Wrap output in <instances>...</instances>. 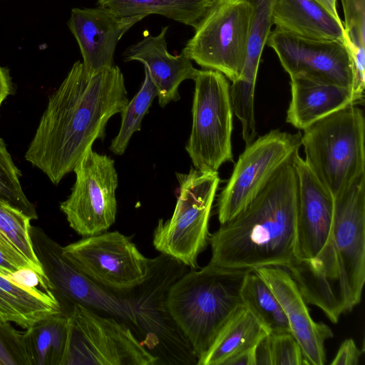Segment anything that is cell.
I'll use <instances>...</instances> for the list:
<instances>
[{"mask_svg":"<svg viewBox=\"0 0 365 365\" xmlns=\"http://www.w3.org/2000/svg\"><path fill=\"white\" fill-rule=\"evenodd\" d=\"M34 252L59 302H76L125 322L135 333L137 322L123 292L99 285L76 268L62 254V247L41 229L31 226Z\"/></svg>","mask_w":365,"mask_h":365,"instance_id":"14","label":"cell"},{"mask_svg":"<svg viewBox=\"0 0 365 365\" xmlns=\"http://www.w3.org/2000/svg\"><path fill=\"white\" fill-rule=\"evenodd\" d=\"M127 95L118 66L88 74L75 62L50 96L26 160L58 185L96 140L105 138L108 121L127 105Z\"/></svg>","mask_w":365,"mask_h":365,"instance_id":"1","label":"cell"},{"mask_svg":"<svg viewBox=\"0 0 365 365\" xmlns=\"http://www.w3.org/2000/svg\"><path fill=\"white\" fill-rule=\"evenodd\" d=\"M0 365H31L24 338L10 322L0 319Z\"/></svg>","mask_w":365,"mask_h":365,"instance_id":"31","label":"cell"},{"mask_svg":"<svg viewBox=\"0 0 365 365\" xmlns=\"http://www.w3.org/2000/svg\"><path fill=\"white\" fill-rule=\"evenodd\" d=\"M253 271L265 281L277 298L307 364H324L325 341L333 336V332L329 326L311 317L307 303L288 272L278 267H262Z\"/></svg>","mask_w":365,"mask_h":365,"instance_id":"17","label":"cell"},{"mask_svg":"<svg viewBox=\"0 0 365 365\" xmlns=\"http://www.w3.org/2000/svg\"><path fill=\"white\" fill-rule=\"evenodd\" d=\"M303 132L304 162L333 198L365 173V117L356 105L318 120Z\"/></svg>","mask_w":365,"mask_h":365,"instance_id":"6","label":"cell"},{"mask_svg":"<svg viewBox=\"0 0 365 365\" xmlns=\"http://www.w3.org/2000/svg\"><path fill=\"white\" fill-rule=\"evenodd\" d=\"M20 269L16 264L11 261L1 250H0V272L4 275L11 277V275Z\"/></svg>","mask_w":365,"mask_h":365,"instance_id":"37","label":"cell"},{"mask_svg":"<svg viewBox=\"0 0 365 365\" xmlns=\"http://www.w3.org/2000/svg\"><path fill=\"white\" fill-rule=\"evenodd\" d=\"M62 308L69 320L63 365H158L125 322L76 302Z\"/></svg>","mask_w":365,"mask_h":365,"instance_id":"8","label":"cell"},{"mask_svg":"<svg viewBox=\"0 0 365 365\" xmlns=\"http://www.w3.org/2000/svg\"><path fill=\"white\" fill-rule=\"evenodd\" d=\"M251 17L247 0H215L181 52L234 82L245 63Z\"/></svg>","mask_w":365,"mask_h":365,"instance_id":"10","label":"cell"},{"mask_svg":"<svg viewBox=\"0 0 365 365\" xmlns=\"http://www.w3.org/2000/svg\"><path fill=\"white\" fill-rule=\"evenodd\" d=\"M11 78L6 68L0 66V106L10 94Z\"/></svg>","mask_w":365,"mask_h":365,"instance_id":"36","label":"cell"},{"mask_svg":"<svg viewBox=\"0 0 365 365\" xmlns=\"http://www.w3.org/2000/svg\"><path fill=\"white\" fill-rule=\"evenodd\" d=\"M324 7L334 17L341 20L336 9V0H316Z\"/></svg>","mask_w":365,"mask_h":365,"instance_id":"38","label":"cell"},{"mask_svg":"<svg viewBox=\"0 0 365 365\" xmlns=\"http://www.w3.org/2000/svg\"><path fill=\"white\" fill-rule=\"evenodd\" d=\"M272 21L275 28L300 37L337 40L349 46L341 20L316 0H275Z\"/></svg>","mask_w":365,"mask_h":365,"instance_id":"22","label":"cell"},{"mask_svg":"<svg viewBox=\"0 0 365 365\" xmlns=\"http://www.w3.org/2000/svg\"><path fill=\"white\" fill-rule=\"evenodd\" d=\"M300 132L279 129L255 138L246 145L217 200V217L224 224L243 211L278 169L299 153Z\"/></svg>","mask_w":365,"mask_h":365,"instance_id":"11","label":"cell"},{"mask_svg":"<svg viewBox=\"0 0 365 365\" xmlns=\"http://www.w3.org/2000/svg\"><path fill=\"white\" fill-rule=\"evenodd\" d=\"M268 341L272 365L307 364L301 347L291 332L269 334Z\"/></svg>","mask_w":365,"mask_h":365,"instance_id":"32","label":"cell"},{"mask_svg":"<svg viewBox=\"0 0 365 365\" xmlns=\"http://www.w3.org/2000/svg\"><path fill=\"white\" fill-rule=\"evenodd\" d=\"M215 0H97L98 6L120 17L159 14L192 27L198 26Z\"/></svg>","mask_w":365,"mask_h":365,"instance_id":"25","label":"cell"},{"mask_svg":"<svg viewBox=\"0 0 365 365\" xmlns=\"http://www.w3.org/2000/svg\"><path fill=\"white\" fill-rule=\"evenodd\" d=\"M290 79L291 101L286 121L299 130H304L338 110L356 105L351 88L303 76Z\"/></svg>","mask_w":365,"mask_h":365,"instance_id":"21","label":"cell"},{"mask_svg":"<svg viewBox=\"0 0 365 365\" xmlns=\"http://www.w3.org/2000/svg\"><path fill=\"white\" fill-rule=\"evenodd\" d=\"M361 355V350L357 347L352 339L344 340L333 361L331 365H357Z\"/></svg>","mask_w":365,"mask_h":365,"instance_id":"33","label":"cell"},{"mask_svg":"<svg viewBox=\"0 0 365 365\" xmlns=\"http://www.w3.org/2000/svg\"><path fill=\"white\" fill-rule=\"evenodd\" d=\"M243 304L255 315L269 334L291 332L286 314L265 281L253 270L242 289Z\"/></svg>","mask_w":365,"mask_h":365,"instance_id":"27","label":"cell"},{"mask_svg":"<svg viewBox=\"0 0 365 365\" xmlns=\"http://www.w3.org/2000/svg\"><path fill=\"white\" fill-rule=\"evenodd\" d=\"M76 180L68 198L60 205L70 227L79 235L106 232L115 221L118 173L114 160L88 150L73 170Z\"/></svg>","mask_w":365,"mask_h":365,"instance_id":"12","label":"cell"},{"mask_svg":"<svg viewBox=\"0 0 365 365\" xmlns=\"http://www.w3.org/2000/svg\"><path fill=\"white\" fill-rule=\"evenodd\" d=\"M21 173L15 165L4 141L0 138V201L21 211L31 220L38 215L20 182Z\"/></svg>","mask_w":365,"mask_h":365,"instance_id":"29","label":"cell"},{"mask_svg":"<svg viewBox=\"0 0 365 365\" xmlns=\"http://www.w3.org/2000/svg\"><path fill=\"white\" fill-rule=\"evenodd\" d=\"M284 269L306 302L333 323L360 303L365 281V173L334 197L332 225L321 251Z\"/></svg>","mask_w":365,"mask_h":365,"instance_id":"3","label":"cell"},{"mask_svg":"<svg viewBox=\"0 0 365 365\" xmlns=\"http://www.w3.org/2000/svg\"><path fill=\"white\" fill-rule=\"evenodd\" d=\"M294 158L278 169L243 211L210 236V264L253 270L286 269L294 261L298 177Z\"/></svg>","mask_w":365,"mask_h":365,"instance_id":"2","label":"cell"},{"mask_svg":"<svg viewBox=\"0 0 365 365\" xmlns=\"http://www.w3.org/2000/svg\"><path fill=\"white\" fill-rule=\"evenodd\" d=\"M256 345L230 357L224 365H256Z\"/></svg>","mask_w":365,"mask_h":365,"instance_id":"34","label":"cell"},{"mask_svg":"<svg viewBox=\"0 0 365 365\" xmlns=\"http://www.w3.org/2000/svg\"><path fill=\"white\" fill-rule=\"evenodd\" d=\"M266 45L275 51L290 78L307 77L352 90L353 60L345 42L306 38L275 28Z\"/></svg>","mask_w":365,"mask_h":365,"instance_id":"15","label":"cell"},{"mask_svg":"<svg viewBox=\"0 0 365 365\" xmlns=\"http://www.w3.org/2000/svg\"><path fill=\"white\" fill-rule=\"evenodd\" d=\"M344 12V30L352 58H365L364 0H341Z\"/></svg>","mask_w":365,"mask_h":365,"instance_id":"30","label":"cell"},{"mask_svg":"<svg viewBox=\"0 0 365 365\" xmlns=\"http://www.w3.org/2000/svg\"><path fill=\"white\" fill-rule=\"evenodd\" d=\"M168 26H165L157 36H145L123 53L125 61H137L143 64L155 86L158 103L162 108L179 100L178 88L181 83L187 79L194 80L199 71L182 52L177 56L168 52Z\"/></svg>","mask_w":365,"mask_h":365,"instance_id":"19","label":"cell"},{"mask_svg":"<svg viewBox=\"0 0 365 365\" xmlns=\"http://www.w3.org/2000/svg\"><path fill=\"white\" fill-rule=\"evenodd\" d=\"M68 334V317L63 311L26 329L24 338L31 365H63Z\"/></svg>","mask_w":365,"mask_h":365,"instance_id":"26","label":"cell"},{"mask_svg":"<svg viewBox=\"0 0 365 365\" xmlns=\"http://www.w3.org/2000/svg\"><path fill=\"white\" fill-rule=\"evenodd\" d=\"M294 162L298 177V209L297 252L293 262L311 259L321 251L329 237L334 215L331 194L299 153Z\"/></svg>","mask_w":365,"mask_h":365,"instance_id":"18","label":"cell"},{"mask_svg":"<svg viewBox=\"0 0 365 365\" xmlns=\"http://www.w3.org/2000/svg\"><path fill=\"white\" fill-rule=\"evenodd\" d=\"M269 335V334H268ZM268 335L262 339L256 345V365H272Z\"/></svg>","mask_w":365,"mask_h":365,"instance_id":"35","label":"cell"},{"mask_svg":"<svg viewBox=\"0 0 365 365\" xmlns=\"http://www.w3.org/2000/svg\"><path fill=\"white\" fill-rule=\"evenodd\" d=\"M157 96L155 86L145 70L144 81L140 90L120 112V129L109 147L114 154L120 155L125 153L133 134L140 130L142 120Z\"/></svg>","mask_w":365,"mask_h":365,"instance_id":"28","label":"cell"},{"mask_svg":"<svg viewBox=\"0 0 365 365\" xmlns=\"http://www.w3.org/2000/svg\"><path fill=\"white\" fill-rule=\"evenodd\" d=\"M145 17H120L101 6L73 9L68 26L79 46L86 72L95 74L112 67L118 41Z\"/></svg>","mask_w":365,"mask_h":365,"instance_id":"16","label":"cell"},{"mask_svg":"<svg viewBox=\"0 0 365 365\" xmlns=\"http://www.w3.org/2000/svg\"><path fill=\"white\" fill-rule=\"evenodd\" d=\"M62 312L52 291L26 286L0 272V319L26 329Z\"/></svg>","mask_w":365,"mask_h":365,"instance_id":"23","label":"cell"},{"mask_svg":"<svg viewBox=\"0 0 365 365\" xmlns=\"http://www.w3.org/2000/svg\"><path fill=\"white\" fill-rule=\"evenodd\" d=\"M252 17L245 63L240 77L230 85L233 113L242 123L255 120L254 95L258 68L267 39L273 25L275 0H247Z\"/></svg>","mask_w":365,"mask_h":365,"instance_id":"20","label":"cell"},{"mask_svg":"<svg viewBox=\"0 0 365 365\" xmlns=\"http://www.w3.org/2000/svg\"><path fill=\"white\" fill-rule=\"evenodd\" d=\"M187 272V266L161 254L149 259V272L137 287L123 292L135 316L134 333L158 364H197L191 345L173 319L167 303L172 284Z\"/></svg>","mask_w":365,"mask_h":365,"instance_id":"5","label":"cell"},{"mask_svg":"<svg viewBox=\"0 0 365 365\" xmlns=\"http://www.w3.org/2000/svg\"><path fill=\"white\" fill-rule=\"evenodd\" d=\"M194 81L192 124L185 150L195 169L218 173L222 164L232 161L230 84L211 69L199 70Z\"/></svg>","mask_w":365,"mask_h":365,"instance_id":"9","label":"cell"},{"mask_svg":"<svg viewBox=\"0 0 365 365\" xmlns=\"http://www.w3.org/2000/svg\"><path fill=\"white\" fill-rule=\"evenodd\" d=\"M246 306L239 308L221 328L197 365H224L230 357L255 346L269 334Z\"/></svg>","mask_w":365,"mask_h":365,"instance_id":"24","label":"cell"},{"mask_svg":"<svg viewBox=\"0 0 365 365\" xmlns=\"http://www.w3.org/2000/svg\"><path fill=\"white\" fill-rule=\"evenodd\" d=\"M252 270L220 267L208 264L186 272L170 287L169 312L198 359L217 334L244 305L242 289Z\"/></svg>","mask_w":365,"mask_h":365,"instance_id":"4","label":"cell"},{"mask_svg":"<svg viewBox=\"0 0 365 365\" xmlns=\"http://www.w3.org/2000/svg\"><path fill=\"white\" fill-rule=\"evenodd\" d=\"M179 193L172 217L160 219L153 243L161 254L185 266L199 267L197 258L209 242V221L220 183L218 173L191 167L187 173H176Z\"/></svg>","mask_w":365,"mask_h":365,"instance_id":"7","label":"cell"},{"mask_svg":"<svg viewBox=\"0 0 365 365\" xmlns=\"http://www.w3.org/2000/svg\"><path fill=\"white\" fill-rule=\"evenodd\" d=\"M62 254L91 279L115 292L140 284L149 272V259L118 231L83 237L62 247Z\"/></svg>","mask_w":365,"mask_h":365,"instance_id":"13","label":"cell"}]
</instances>
